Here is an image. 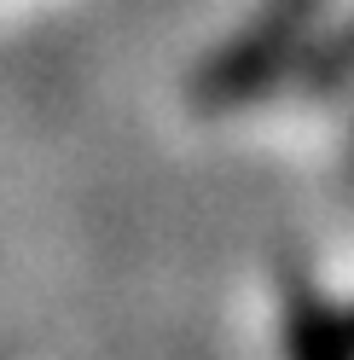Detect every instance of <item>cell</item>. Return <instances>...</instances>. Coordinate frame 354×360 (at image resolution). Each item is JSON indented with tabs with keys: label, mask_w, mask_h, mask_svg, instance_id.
Wrapping results in <instances>:
<instances>
[{
	"label": "cell",
	"mask_w": 354,
	"mask_h": 360,
	"mask_svg": "<svg viewBox=\"0 0 354 360\" xmlns=\"http://www.w3.org/2000/svg\"><path fill=\"white\" fill-rule=\"evenodd\" d=\"M343 308H348V320H354V302H343Z\"/></svg>",
	"instance_id": "3957f363"
},
{
	"label": "cell",
	"mask_w": 354,
	"mask_h": 360,
	"mask_svg": "<svg viewBox=\"0 0 354 360\" xmlns=\"http://www.w3.org/2000/svg\"><path fill=\"white\" fill-rule=\"evenodd\" d=\"M348 0H256L204 64V94L215 105H256L291 76L314 70L325 41L348 24Z\"/></svg>",
	"instance_id": "6da1fadb"
},
{
	"label": "cell",
	"mask_w": 354,
	"mask_h": 360,
	"mask_svg": "<svg viewBox=\"0 0 354 360\" xmlns=\"http://www.w3.org/2000/svg\"><path fill=\"white\" fill-rule=\"evenodd\" d=\"M284 360H354L348 308L296 290V302H284Z\"/></svg>",
	"instance_id": "7a4b0ae2"
}]
</instances>
